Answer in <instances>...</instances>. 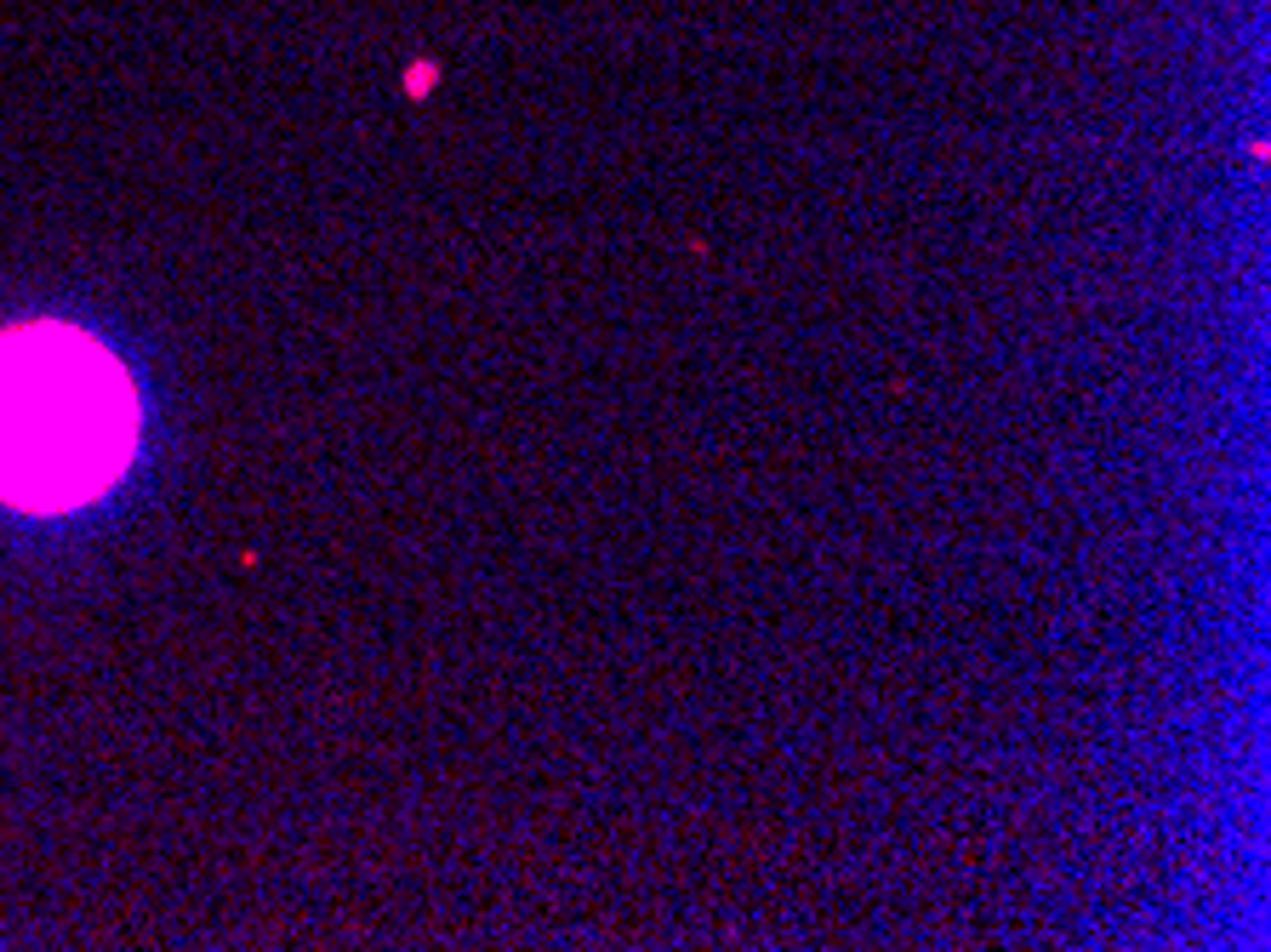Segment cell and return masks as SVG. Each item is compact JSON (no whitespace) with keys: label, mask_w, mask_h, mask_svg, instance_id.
<instances>
[{"label":"cell","mask_w":1271,"mask_h":952,"mask_svg":"<svg viewBox=\"0 0 1271 952\" xmlns=\"http://www.w3.org/2000/svg\"><path fill=\"white\" fill-rule=\"evenodd\" d=\"M132 376L69 326L0 336V497L35 513L80 508L132 463Z\"/></svg>","instance_id":"cell-1"},{"label":"cell","mask_w":1271,"mask_h":952,"mask_svg":"<svg viewBox=\"0 0 1271 952\" xmlns=\"http://www.w3.org/2000/svg\"><path fill=\"white\" fill-rule=\"evenodd\" d=\"M434 86V69H411V92H428Z\"/></svg>","instance_id":"cell-2"}]
</instances>
